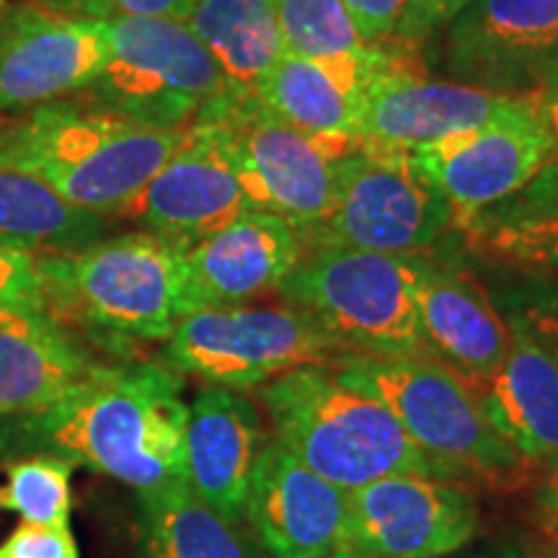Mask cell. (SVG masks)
Returning a JSON list of instances; mask_svg holds the SVG:
<instances>
[{"mask_svg":"<svg viewBox=\"0 0 558 558\" xmlns=\"http://www.w3.org/2000/svg\"><path fill=\"white\" fill-rule=\"evenodd\" d=\"M269 442L262 409L246 390L202 386L190 403L184 432L186 478L220 518L241 525L251 473Z\"/></svg>","mask_w":558,"mask_h":558,"instance_id":"obj_20","label":"cell"},{"mask_svg":"<svg viewBox=\"0 0 558 558\" xmlns=\"http://www.w3.org/2000/svg\"><path fill=\"white\" fill-rule=\"evenodd\" d=\"M73 463L54 456L21 458L9 465L0 486V509L19 514L24 525L70 527Z\"/></svg>","mask_w":558,"mask_h":558,"instance_id":"obj_28","label":"cell"},{"mask_svg":"<svg viewBox=\"0 0 558 558\" xmlns=\"http://www.w3.org/2000/svg\"><path fill=\"white\" fill-rule=\"evenodd\" d=\"M337 369L378 396L448 478L509 492L533 473L488 422L476 390L439 360L349 354Z\"/></svg>","mask_w":558,"mask_h":558,"instance_id":"obj_5","label":"cell"},{"mask_svg":"<svg viewBox=\"0 0 558 558\" xmlns=\"http://www.w3.org/2000/svg\"><path fill=\"white\" fill-rule=\"evenodd\" d=\"M456 230L471 259L558 284V158H550L522 190Z\"/></svg>","mask_w":558,"mask_h":558,"instance_id":"obj_24","label":"cell"},{"mask_svg":"<svg viewBox=\"0 0 558 558\" xmlns=\"http://www.w3.org/2000/svg\"><path fill=\"white\" fill-rule=\"evenodd\" d=\"M50 9L68 16L114 21L128 16L143 19H179L184 21L192 11L194 0H39Z\"/></svg>","mask_w":558,"mask_h":558,"instance_id":"obj_31","label":"cell"},{"mask_svg":"<svg viewBox=\"0 0 558 558\" xmlns=\"http://www.w3.org/2000/svg\"><path fill=\"white\" fill-rule=\"evenodd\" d=\"M184 254L186 248L148 230L41 254L47 313L104 357H135L137 344L166 341L177 326Z\"/></svg>","mask_w":558,"mask_h":558,"instance_id":"obj_2","label":"cell"},{"mask_svg":"<svg viewBox=\"0 0 558 558\" xmlns=\"http://www.w3.org/2000/svg\"><path fill=\"white\" fill-rule=\"evenodd\" d=\"M422 262L424 254L313 248L277 292L347 354L435 357L416 305Z\"/></svg>","mask_w":558,"mask_h":558,"instance_id":"obj_6","label":"cell"},{"mask_svg":"<svg viewBox=\"0 0 558 558\" xmlns=\"http://www.w3.org/2000/svg\"><path fill=\"white\" fill-rule=\"evenodd\" d=\"M145 558H259L241 525L220 518L190 484L140 494Z\"/></svg>","mask_w":558,"mask_h":558,"instance_id":"obj_27","label":"cell"},{"mask_svg":"<svg viewBox=\"0 0 558 558\" xmlns=\"http://www.w3.org/2000/svg\"><path fill=\"white\" fill-rule=\"evenodd\" d=\"M184 375L163 362L111 360L65 399L11 418L0 456H54L153 494L186 478Z\"/></svg>","mask_w":558,"mask_h":558,"instance_id":"obj_1","label":"cell"},{"mask_svg":"<svg viewBox=\"0 0 558 558\" xmlns=\"http://www.w3.org/2000/svg\"><path fill=\"white\" fill-rule=\"evenodd\" d=\"M558 45V0H473L445 32L442 65L458 83L530 94Z\"/></svg>","mask_w":558,"mask_h":558,"instance_id":"obj_17","label":"cell"},{"mask_svg":"<svg viewBox=\"0 0 558 558\" xmlns=\"http://www.w3.org/2000/svg\"><path fill=\"white\" fill-rule=\"evenodd\" d=\"M541 527L554 543H558V512H541Z\"/></svg>","mask_w":558,"mask_h":558,"instance_id":"obj_39","label":"cell"},{"mask_svg":"<svg viewBox=\"0 0 558 558\" xmlns=\"http://www.w3.org/2000/svg\"><path fill=\"white\" fill-rule=\"evenodd\" d=\"M107 220L70 205L34 173L0 156V246L65 254L104 239Z\"/></svg>","mask_w":558,"mask_h":558,"instance_id":"obj_25","label":"cell"},{"mask_svg":"<svg viewBox=\"0 0 558 558\" xmlns=\"http://www.w3.org/2000/svg\"><path fill=\"white\" fill-rule=\"evenodd\" d=\"M190 128L158 130L90 99L54 101L0 130V156L34 173L70 205L122 215Z\"/></svg>","mask_w":558,"mask_h":558,"instance_id":"obj_3","label":"cell"},{"mask_svg":"<svg viewBox=\"0 0 558 558\" xmlns=\"http://www.w3.org/2000/svg\"><path fill=\"white\" fill-rule=\"evenodd\" d=\"M416 163L448 199L456 228L527 184L556 158L527 96L499 120L414 148Z\"/></svg>","mask_w":558,"mask_h":558,"instance_id":"obj_13","label":"cell"},{"mask_svg":"<svg viewBox=\"0 0 558 558\" xmlns=\"http://www.w3.org/2000/svg\"><path fill=\"white\" fill-rule=\"evenodd\" d=\"M300 241L305 251L435 254L458 241V230L448 199L414 153L362 140L347 158L331 213L303 230Z\"/></svg>","mask_w":558,"mask_h":558,"instance_id":"obj_8","label":"cell"},{"mask_svg":"<svg viewBox=\"0 0 558 558\" xmlns=\"http://www.w3.org/2000/svg\"><path fill=\"white\" fill-rule=\"evenodd\" d=\"M541 512H558V469L548 473L538 492Z\"/></svg>","mask_w":558,"mask_h":558,"instance_id":"obj_37","label":"cell"},{"mask_svg":"<svg viewBox=\"0 0 558 558\" xmlns=\"http://www.w3.org/2000/svg\"><path fill=\"white\" fill-rule=\"evenodd\" d=\"M0 311L47 313L37 256L0 246Z\"/></svg>","mask_w":558,"mask_h":558,"instance_id":"obj_30","label":"cell"},{"mask_svg":"<svg viewBox=\"0 0 558 558\" xmlns=\"http://www.w3.org/2000/svg\"><path fill=\"white\" fill-rule=\"evenodd\" d=\"M107 60V21L68 16L45 3L3 9L0 114H26L86 90Z\"/></svg>","mask_w":558,"mask_h":558,"instance_id":"obj_12","label":"cell"},{"mask_svg":"<svg viewBox=\"0 0 558 558\" xmlns=\"http://www.w3.org/2000/svg\"><path fill=\"white\" fill-rule=\"evenodd\" d=\"M254 390L277 442L344 492L396 473L448 478L393 411L337 367H295Z\"/></svg>","mask_w":558,"mask_h":558,"instance_id":"obj_4","label":"cell"},{"mask_svg":"<svg viewBox=\"0 0 558 558\" xmlns=\"http://www.w3.org/2000/svg\"><path fill=\"white\" fill-rule=\"evenodd\" d=\"M471 3L473 0H407V9L390 41L416 50L437 29H448Z\"/></svg>","mask_w":558,"mask_h":558,"instance_id":"obj_32","label":"cell"},{"mask_svg":"<svg viewBox=\"0 0 558 558\" xmlns=\"http://www.w3.org/2000/svg\"><path fill=\"white\" fill-rule=\"evenodd\" d=\"M326 558H373V556H367V554H360V550H354V548L344 546V548H339L337 554H331V556H326Z\"/></svg>","mask_w":558,"mask_h":558,"instance_id":"obj_40","label":"cell"},{"mask_svg":"<svg viewBox=\"0 0 558 558\" xmlns=\"http://www.w3.org/2000/svg\"><path fill=\"white\" fill-rule=\"evenodd\" d=\"M509 352L492 378L473 388L488 422L533 471L558 469V357L514 316Z\"/></svg>","mask_w":558,"mask_h":558,"instance_id":"obj_22","label":"cell"},{"mask_svg":"<svg viewBox=\"0 0 558 558\" xmlns=\"http://www.w3.org/2000/svg\"><path fill=\"white\" fill-rule=\"evenodd\" d=\"M347 546L373 558H448L481 533L478 488L396 473L352 488Z\"/></svg>","mask_w":558,"mask_h":558,"instance_id":"obj_11","label":"cell"},{"mask_svg":"<svg viewBox=\"0 0 558 558\" xmlns=\"http://www.w3.org/2000/svg\"><path fill=\"white\" fill-rule=\"evenodd\" d=\"M184 24L218 62L230 94L254 96L284 54L271 0H194Z\"/></svg>","mask_w":558,"mask_h":558,"instance_id":"obj_26","label":"cell"},{"mask_svg":"<svg viewBox=\"0 0 558 558\" xmlns=\"http://www.w3.org/2000/svg\"><path fill=\"white\" fill-rule=\"evenodd\" d=\"M520 99L458 81L429 78L418 65V52L388 41V60L369 83L352 132L369 143L414 150L452 132L499 120Z\"/></svg>","mask_w":558,"mask_h":558,"instance_id":"obj_14","label":"cell"},{"mask_svg":"<svg viewBox=\"0 0 558 558\" xmlns=\"http://www.w3.org/2000/svg\"><path fill=\"white\" fill-rule=\"evenodd\" d=\"M347 494L269 439L251 473L243 520L267 558H326L347 546Z\"/></svg>","mask_w":558,"mask_h":558,"instance_id":"obj_16","label":"cell"},{"mask_svg":"<svg viewBox=\"0 0 558 558\" xmlns=\"http://www.w3.org/2000/svg\"><path fill=\"white\" fill-rule=\"evenodd\" d=\"M349 357L311 316L292 308H202L177 320L160 362L228 388H259L295 367H337Z\"/></svg>","mask_w":558,"mask_h":558,"instance_id":"obj_10","label":"cell"},{"mask_svg":"<svg viewBox=\"0 0 558 558\" xmlns=\"http://www.w3.org/2000/svg\"><path fill=\"white\" fill-rule=\"evenodd\" d=\"M246 213L251 205L226 135L215 122L197 120L181 148L122 215L148 233L192 248Z\"/></svg>","mask_w":558,"mask_h":558,"instance_id":"obj_15","label":"cell"},{"mask_svg":"<svg viewBox=\"0 0 558 558\" xmlns=\"http://www.w3.org/2000/svg\"><path fill=\"white\" fill-rule=\"evenodd\" d=\"M546 83H558V45L546 54V58H543L541 68H538V81H535V88L546 86Z\"/></svg>","mask_w":558,"mask_h":558,"instance_id":"obj_38","label":"cell"},{"mask_svg":"<svg viewBox=\"0 0 558 558\" xmlns=\"http://www.w3.org/2000/svg\"><path fill=\"white\" fill-rule=\"evenodd\" d=\"M111 360L50 313L0 311V416H32Z\"/></svg>","mask_w":558,"mask_h":558,"instance_id":"obj_21","label":"cell"},{"mask_svg":"<svg viewBox=\"0 0 558 558\" xmlns=\"http://www.w3.org/2000/svg\"><path fill=\"white\" fill-rule=\"evenodd\" d=\"M527 96L530 107H533L535 117L543 124V130L548 132L550 143H554V153L558 158V83H546V86L533 88Z\"/></svg>","mask_w":558,"mask_h":558,"instance_id":"obj_35","label":"cell"},{"mask_svg":"<svg viewBox=\"0 0 558 558\" xmlns=\"http://www.w3.org/2000/svg\"><path fill=\"white\" fill-rule=\"evenodd\" d=\"M0 558H81L70 527L21 525L0 543Z\"/></svg>","mask_w":558,"mask_h":558,"instance_id":"obj_33","label":"cell"},{"mask_svg":"<svg viewBox=\"0 0 558 558\" xmlns=\"http://www.w3.org/2000/svg\"><path fill=\"white\" fill-rule=\"evenodd\" d=\"M543 288H546V292H548V298L554 300V303L558 305V284H548V282H541Z\"/></svg>","mask_w":558,"mask_h":558,"instance_id":"obj_41","label":"cell"},{"mask_svg":"<svg viewBox=\"0 0 558 558\" xmlns=\"http://www.w3.org/2000/svg\"><path fill=\"white\" fill-rule=\"evenodd\" d=\"M303 251L300 233L290 222L251 209L186 248L179 318L202 308L243 305L279 290L303 259Z\"/></svg>","mask_w":558,"mask_h":558,"instance_id":"obj_19","label":"cell"},{"mask_svg":"<svg viewBox=\"0 0 558 558\" xmlns=\"http://www.w3.org/2000/svg\"><path fill=\"white\" fill-rule=\"evenodd\" d=\"M109 24V60L86 99L158 130L192 128L230 94L226 75L179 19L128 16Z\"/></svg>","mask_w":558,"mask_h":558,"instance_id":"obj_9","label":"cell"},{"mask_svg":"<svg viewBox=\"0 0 558 558\" xmlns=\"http://www.w3.org/2000/svg\"><path fill=\"white\" fill-rule=\"evenodd\" d=\"M448 558H535V554L520 538H494L478 543V546L471 543V546H465Z\"/></svg>","mask_w":558,"mask_h":558,"instance_id":"obj_36","label":"cell"},{"mask_svg":"<svg viewBox=\"0 0 558 558\" xmlns=\"http://www.w3.org/2000/svg\"><path fill=\"white\" fill-rule=\"evenodd\" d=\"M458 241L424 254L416 282L418 320L432 354L478 388L509 352V324Z\"/></svg>","mask_w":558,"mask_h":558,"instance_id":"obj_18","label":"cell"},{"mask_svg":"<svg viewBox=\"0 0 558 558\" xmlns=\"http://www.w3.org/2000/svg\"><path fill=\"white\" fill-rule=\"evenodd\" d=\"M199 120L226 135L251 209L277 215L298 233L331 213L347 158L362 143L352 132L300 130L241 94H228Z\"/></svg>","mask_w":558,"mask_h":558,"instance_id":"obj_7","label":"cell"},{"mask_svg":"<svg viewBox=\"0 0 558 558\" xmlns=\"http://www.w3.org/2000/svg\"><path fill=\"white\" fill-rule=\"evenodd\" d=\"M369 45L380 47L393 39L407 0H341Z\"/></svg>","mask_w":558,"mask_h":558,"instance_id":"obj_34","label":"cell"},{"mask_svg":"<svg viewBox=\"0 0 558 558\" xmlns=\"http://www.w3.org/2000/svg\"><path fill=\"white\" fill-rule=\"evenodd\" d=\"M284 50L303 58H333L369 50L341 0H271Z\"/></svg>","mask_w":558,"mask_h":558,"instance_id":"obj_29","label":"cell"},{"mask_svg":"<svg viewBox=\"0 0 558 558\" xmlns=\"http://www.w3.org/2000/svg\"><path fill=\"white\" fill-rule=\"evenodd\" d=\"M386 60L388 45L333 58L284 50L254 96L279 120L305 132H352L369 83Z\"/></svg>","mask_w":558,"mask_h":558,"instance_id":"obj_23","label":"cell"},{"mask_svg":"<svg viewBox=\"0 0 558 558\" xmlns=\"http://www.w3.org/2000/svg\"><path fill=\"white\" fill-rule=\"evenodd\" d=\"M3 9H5V0H0V13H3Z\"/></svg>","mask_w":558,"mask_h":558,"instance_id":"obj_42","label":"cell"}]
</instances>
